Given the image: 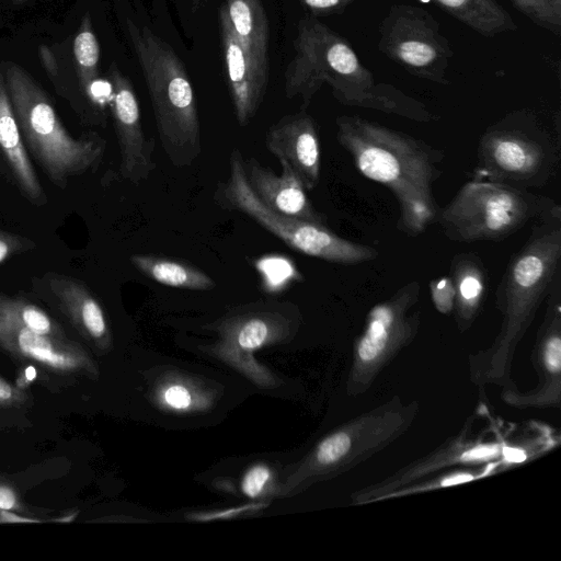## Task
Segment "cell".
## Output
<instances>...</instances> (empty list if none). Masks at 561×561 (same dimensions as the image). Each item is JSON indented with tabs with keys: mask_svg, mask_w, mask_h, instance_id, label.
Listing matches in <instances>:
<instances>
[{
	"mask_svg": "<svg viewBox=\"0 0 561 561\" xmlns=\"http://www.w3.org/2000/svg\"><path fill=\"white\" fill-rule=\"evenodd\" d=\"M220 10L240 43L268 59L270 24L261 0H226Z\"/></svg>",
	"mask_w": 561,
	"mask_h": 561,
	"instance_id": "44dd1931",
	"label": "cell"
},
{
	"mask_svg": "<svg viewBox=\"0 0 561 561\" xmlns=\"http://www.w3.org/2000/svg\"><path fill=\"white\" fill-rule=\"evenodd\" d=\"M355 0H299L313 16L340 14Z\"/></svg>",
	"mask_w": 561,
	"mask_h": 561,
	"instance_id": "1f68e13d",
	"label": "cell"
},
{
	"mask_svg": "<svg viewBox=\"0 0 561 561\" xmlns=\"http://www.w3.org/2000/svg\"><path fill=\"white\" fill-rule=\"evenodd\" d=\"M417 280L401 286L390 298L374 306L356 346L357 359L369 366L409 337L419 322V312L409 313L420 298Z\"/></svg>",
	"mask_w": 561,
	"mask_h": 561,
	"instance_id": "4fadbf2b",
	"label": "cell"
},
{
	"mask_svg": "<svg viewBox=\"0 0 561 561\" xmlns=\"http://www.w3.org/2000/svg\"><path fill=\"white\" fill-rule=\"evenodd\" d=\"M273 479V472L268 466L256 463L250 467L241 480L242 493L252 500L262 496L267 492Z\"/></svg>",
	"mask_w": 561,
	"mask_h": 561,
	"instance_id": "83f0119b",
	"label": "cell"
},
{
	"mask_svg": "<svg viewBox=\"0 0 561 561\" xmlns=\"http://www.w3.org/2000/svg\"><path fill=\"white\" fill-rule=\"evenodd\" d=\"M46 297L72 327L99 350L111 346L112 336L105 313L88 287L69 276L49 273L43 277Z\"/></svg>",
	"mask_w": 561,
	"mask_h": 561,
	"instance_id": "2e32d148",
	"label": "cell"
},
{
	"mask_svg": "<svg viewBox=\"0 0 561 561\" xmlns=\"http://www.w3.org/2000/svg\"><path fill=\"white\" fill-rule=\"evenodd\" d=\"M559 144L533 113H510L482 134L472 180L541 187L559 167Z\"/></svg>",
	"mask_w": 561,
	"mask_h": 561,
	"instance_id": "8992f818",
	"label": "cell"
},
{
	"mask_svg": "<svg viewBox=\"0 0 561 561\" xmlns=\"http://www.w3.org/2000/svg\"><path fill=\"white\" fill-rule=\"evenodd\" d=\"M28 0H12L13 4L15 5H20V4H23L25 2H27Z\"/></svg>",
	"mask_w": 561,
	"mask_h": 561,
	"instance_id": "f35d334b",
	"label": "cell"
},
{
	"mask_svg": "<svg viewBox=\"0 0 561 561\" xmlns=\"http://www.w3.org/2000/svg\"><path fill=\"white\" fill-rule=\"evenodd\" d=\"M379 50L409 73L447 84L453 57L439 23L424 8L393 4L379 25Z\"/></svg>",
	"mask_w": 561,
	"mask_h": 561,
	"instance_id": "9c48e42d",
	"label": "cell"
},
{
	"mask_svg": "<svg viewBox=\"0 0 561 561\" xmlns=\"http://www.w3.org/2000/svg\"><path fill=\"white\" fill-rule=\"evenodd\" d=\"M39 55L43 61L44 67L48 71L50 76H56L57 73V65L56 60L47 46H41Z\"/></svg>",
	"mask_w": 561,
	"mask_h": 561,
	"instance_id": "d590c367",
	"label": "cell"
},
{
	"mask_svg": "<svg viewBox=\"0 0 561 561\" xmlns=\"http://www.w3.org/2000/svg\"><path fill=\"white\" fill-rule=\"evenodd\" d=\"M157 402L168 411L184 413L206 405L204 397L184 380L171 379L156 391Z\"/></svg>",
	"mask_w": 561,
	"mask_h": 561,
	"instance_id": "d4e9b609",
	"label": "cell"
},
{
	"mask_svg": "<svg viewBox=\"0 0 561 561\" xmlns=\"http://www.w3.org/2000/svg\"><path fill=\"white\" fill-rule=\"evenodd\" d=\"M561 263V209L534 221L526 243L512 256L497 286L504 314L503 340L512 341L528 325L548 295Z\"/></svg>",
	"mask_w": 561,
	"mask_h": 561,
	"instance_id": "ba28073f",
	"label": "cell"
},
{
	"mask_svg": "<svg viewBox=\"0 0 561 561\" xmlns=\"http://www.w3.org/2000/svg\"><path fill=\"white\" fill-rule=\"evenodd\" d=\"M538 26L557 35L561 33V0H510Z\"/></svg>",
	"mask_w": 561,
	"mask_h": 561,
	"instance_id": "484cf974",
	"label": "cell"
},
{
	"mask_svg": "<svg viewBox=\"0 0 561 561\" xmlns=\"http://www.w3.org/2000/svg\"><path fill=\"white\" fill-rule=\"evenodd\" d=\"M499 454L496 446H482L470 449L465 454L466 460H481L488 459Z\"/></svg>",
	"mask_w": 561,
	"mask_h": 561,
	"instance_id": "e575fe53",
	"label": "cell"
},
{
	"mask_svg": "<svg viewBox=\"0 0 561 561\" xmlns=\"http://www.w3.org/2000/svg\"><path fill=\"white\" fill-rule=\"evenodd\" d=\"M0 308L28 330L56 339H67L62 328L38 306L0 293Z\"/></svg>",
	"mask_w": 561,
	"mask_h": 561,
	"instance_id": "cb8c5ba5",
	"label": "cell"
},
{
	"mask_svg": "<svg viewBox=\"0 0 561 561\" xmlns=\"http://www.w3.org/2000/svg\"><path fill=\"white\" fill-rule=\"evenodd\" d=\"M215 198L224 208L243 213L302 254L340 264H358L378 256L375 248L341 238L327 225L283 216L265 207L247 182L238 148L230 153L229 176L219 184Z\"/></svg>",
	"mask_w": 561,
	"mask_h": 561,
	"instance_id": "52a82bcc",
	"label": "cell"
},
{
	"mask_svg": "<svg viewBox=\"0 0 561 561\" xmlns=\"http://www.w3.org/2000/svg\"><path fill=\"white\" fill-rule=\"evenodd\" d=\"M0 347L16 359L61 376L95 377L98 367L75 341L35 333L0 308Z\"/></svg>",
	"mask_w": 561,
	"mask_h": 561,
	"instance_id": "30bf717a",
	"label": "cell"
},
{
	"mask_svg": "<svg viewBox=\"0 0 561 561\" xmlns=\"http://www.w3.org/2000/svg\"><path fill=\"white\" fill-rule=\"evenodd\" d=\"M296 311L295 305L275 300L240 307L214 325L217 347L225 355H241L282 340L296 327Z\"/></svg>",
	"mask_w": 561,
	"mask_h": 561,
	"instance_id": "7c38bea8",
	"label": "cell"
},
{
	"mask_svg": "<svg viewBox=\"0 0 561 561\" xmlns=\"http://www.w3.org/2000/svg\"><path fill=\"white\" fill-rule=\"evenodd\" d=\"M34 247L35 244L31 240L0 229V263Z\"/></svg>",
	"mask_w": 561,
	"mask_h": 561,
	"instance_id": "4dcf8cb0",
	"label": "cell"
},
{
	"mask_svg": "<svg viewBox=\"0 0 561 561\" xmlns=\"http://www.w3.org/2000/svg\"><path fill=\"white\" fill-rule=\"evenodd\" d=\"M472 479H473L472 476L457 474V476H453V477L444 480L442 484L443 485L458 484V483H462V482H466V481H469Z\"/></svg>",
	"mask_w": 561,
	"mask_h": 561,
	"instance_id": "74e56055",
	"label": "cell"
},
{
	"mask_svg": "<svg viewBox=\"0 0 561 561\" xmlns=\"http://www.w3.org/2000/svg\"><path fill=\"white\" fill-rule=\"evenodd\" d=\"M352 438L347 432L339 431L325 437L313 453L312 463L324 468L340 462L351 450Z\"/></svg>",
	"mask_w": 561,
	"mask_h": 561,
	"instance_id": "4316f807",
	"label": "cell"
},
{
	"mask_svg": "<svg viewBox=\"0 0 561 561\" xmlns=\"http://www.w3.org/2000/svg\"><path fill=\"white\" fill-rule=\"evenodd\" d=\"M2 65L24 144L50 182L65 188L69 179L98 168L105 152V139L94 133L72 137L46 92L30 73L14 62Z\"/></svg>",
	"mask_w": 561,
	"mask_h": 561,
	"instance_id": "277c9868",
	"label": "cell"
},
{
	"mask_svg": "<svg viewBox=\"0 0 561 561\" xmlns=\"http://www.w3.org/2000/svg\"><path fill=\"white\" fill-rule=\"evenodd\" d=\"M561 209L552 198L512 185L471 180L438 208L435 220L456 242L502 240Z\"/></svg>",
	"mask_w": 561,
	"mask_h": 561,
	"instance_id": "5b68a950",
	"label": "cell"
},
{
	"mask_svg": "<svg viewBox=\"0 0 561 561\" xmlns=\"http://www.w3.org/2000/svg\"><path fill=\"white\" fill-rule=\"evenodd\" d=\"M224 62L234 115L241 127L255 116L268 83V59L245 48L233 34L220 10Z\"/></svg>",
	"mask_w": 561,
	"mask_h": 561,
	"instance_id": "5bb4252c",
	"label": "cell"
},
{
	"mask_svg": "<svg viewBox=\"0 0 561 561\" xmlns=\"http://www.w3.org/2000/svg\"><path fill=\"white\" fill-rule=\"evenodd\" d=\"M127 30L165 156L174 167L191 165L202 152V142L196 99L185 67L173 48L149 28L128 20Z\"/></svg>",
	"mask_w": 561,
	"mask_h": 561,
	"instance_id": "3957f363",
	"label": "cell"
},
{
	"mask_svg": "<svg viewBox=\"0 0 561 561\" xmlns=\"http://www.w3.org/2000/svg\"><path fill=\"white\" fill-rule=\"evenodd\" d=\"M0 510L26 512L19 492L9 482L0 479Z\"/></svg>",
	"mask_w": 561,
	"mask_h": 561,
	"instance_id": "d6a6232c",
	"label": "cell"
},
{
	"mask_svg": "<svg viewBox=\"0 0 561 561\" xmlns=\"http://www.w3.org/2000/svg\"><path fill=\"white\" fill-rule=\"evenodd\" d=\"M432 301L440 313L448 314L455 305V288L450 276L435 278L430 283Z\"/></svg>",
	"mask_w": 561,
	"mask_h": 561,
	"instance_id": "f1b7e54d",
	"label": "cell"
},
{
	"mask_svg": "<svg viewBox=\"0 0 561 561\" xmlns=\"http://www.w3.org/2000/svg\"><path fill=\"white\" fill-rule=\"evenodd\" d=\"M73 56L81 87L87 96L98 105L93 85L98 80L100 46L89 12L83 15L73 39Z\"/></svg>",
	"mask_w": 561,
	"mask_h": 561,
	"instance_id": "603a6c76",
	"label": "cell"
},
{
	"mask_svg": "<svg viewBox=\"0 0 561 561\" xmlns=\"http://www.w3.org/2000/svg\"><path fill=\"white\" fill-rule=\"evenodd\" d=\"M108 103L121 153L119 172L126 181L139 184L156 169L154 140L146 136L133 85L115 62L108 68Z\"/></svg>",
	"mask_w": 561,
	"mask_h": 561,
	"instance_id": "8fae6325",
	"label": "cell"
},
{
	"mask_svg": "<svg viewBox=\"0 0 561 561\" xmlns=\"http://www.w3.org/2000/svg\"><path fill=\"white\" fill-rule=\"evenodd\" d=\"M25 401V392L0 376V407H18Z\"/></svg>",
	"mask_w": 561,
	"mask_h": 561,
	"instance_id": "836d02e7",
	"label": "cell"
},
{
	"mask_svg": "<svg viewBox=\"0 0 561 561\" xmlns=\"http://www.w3.org/2000/svg\"><path fill=\"white\" fill-rule=\"evenodd\" d=\"M0 149L24 196L36 206L45 205L47 197L21 135L8 93L2 64H0Z\"/></svg>",
	"mask_w": 561,
	"mask_h": 561,
	"instance_id": "ac0fdd59",
	"label": "cell"
},
{
	"mask_svg": "<svg viewBox=\"0 0 561 561\" xmlns=\"http://www.w3.org/2000/svg\"><path fill=\"white\" fill-rule=\"evenodd\" d=\"M443 11L482 36L492 37L517 28L496 0H431Z\"/></svg>",
	"mask_w": 561,
	"mask_h": 561,
	"instance_id": "7402d4cb",
	"label": "cell"
},
{
	"mask_svg": "<svg viewBox=\"0 0 561 561\" xmlns=\"http://www.w3.org/2000/svg\"><path fill=\"white\" fill-rule=\"evenodd\" d=\"M449 276L455 288L457 319L466 327L478 313L486 289V273L482 260L474 253L453 257Z\"/></svg>",
	"mask_w": 561,
	"mask_h": 561,
	"instance_id": "d6986e66",
	"label": "cell"
},
{
	"mask_svg": "<svg viewBox=\"0 0 561 561\" xmlns=\"http://www.w3.org/2000/svg\"><path fill=\"white\" fill-rule=\"evenodd\" d=\"M267 150L287 165L306 191L313 190L320 179L321 148L314 119L306 110L288 114L274 123L265 135Z\"/></svg>",
	"mask_w": 561,
	"mask_h": 561,
	"instance_id": "9a60e30c",
	"label": "cell"
},
{
	"mask_svg": "<svg viewBox=\"0 0 561 561\" xmlns=\"http://www.w3.org/2000/svg\"><path fill=\"white\" fill-rule=\"evenodd\" d=\"M294 49L295 55L284 75V91L288 99L300 98L304 110L327 83L343 105L420 123L438 119L422 102L391 84L376 81L351 44L313 15L299 20Z\"/></svg>",
	"mask_w": 561,
	"mask_h": 561,
	"instance_id": "6da1fadb",
	"label": "cell"
},
{
	"mask_svg": "<svg viewBox=\"0 0 561 561\" xmlns=\"http://www.w3.org/2000/svg\"><path fill=\"white\" fill-rule=\"evenodd\" d=\"M504 456L512 462H519L526 458L525 454L517 448H505Z\"/></svg>",
	"mask_w": 561,
	"mask_h": 561,
	"instance_id": "8d00e7d4",
	"label": "cell"
},
{
	"mask_svg": "<svg viewBox=\"0 0 561 561\" xmlns=\"http://www.w3.org/2000/svg\"><path fill=\"white\" fill-rule=\"evenodd\" d=\"M265 506V503H248L239 506H233L225 510L214 511V512H202V513H193L187 515L188 519L197 520V522H210V520H219V519H229L240 516L242 514H247L250 512H255Z\"/></svg>",
	"mask_w": 561,
	"mask_h": 561,
	"instance_id": "f546056e",
	"label": "cell"
},
{
	"mask_svg": "<svg viewBox=\"0 0 561 561\" xmlns=\"http://www.w3.org/2000/svg\"><path fill=\"white\" fill-rule=\"evenodd\" d=\"M280 168V174H276L254 158L243 159L247 182L265 207L283 216L325 225V217L313 207L299 179L287 165Z\"/></svg>",
	"mask_w": 561,
	"mask_h": 561,
	"instance_id": "e0dca14e",
	"label": "cell"
},
{
	"mask_svg": "<svg viewBox=\"0 0 561 561\" xmlns=\"http://www.w3.org/2000/svg\"><path fill=\"white\" fill-rule=\"evenodd\" d=\"M336 139L367 179L387 186L399 208L417 199L435 201L443 153L423 140L358 116L335 119Z\"/></svg>",
	"mask_w": 561,
	"mask_h": 561,
	"instance_id": "7a4b0ae2",
	"label": "cell"
},
{
	"mask_svg": "<svg viewBox=\"0 0 561 561\" xmlns=\"http://www.w3.org/2000/svg\"><path fill=\"white\" fill-rule=\"evenodd\" d=\"M129 260L141 274L164 286L191 290L216 286L208 274L182 260L153 254H133Z\"/></svg>",
	"mask_w": 561,
	"mask_h": 561,
	"instance_id": "ffe728a7",
	"label": "cell"
}]
</instances>
